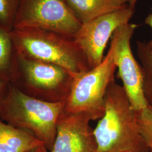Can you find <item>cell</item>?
Masks as SVG:
<instances>
[{"label": "cell", "instance_id": "4", "mask_svg": "<svg viewBox=\"0 0 152 152\" xmlns=\"http://www.w3.org/2000/svg\"><path fill=\"white\" fill-rule=\"evenodd\" d=\"M73 74L59 65L23 57L16 53L9 82L29 96L48 102H65Z\"/></svg>", "mask_w": 152, "mask_h": 152}, {"label": "cell", "instance_id": "16", "mask_svg": "<svg viewBox=\"0 0 152 152\" xmlns=\"http://www.w3.org/2000/svg\"><path fill=\"white\" fill-rule=\"evenodd\" d=\"M10 82L6 80L0 79V102L5 96L9 86Z\"/></svg>", "mask_w": 152, "mask_h": 152}, {"label": "cell", "instance_id": "15", "mask_svg": "<svg viewBox=\"0 0 152 152\" xmlns=\"http://www.w3.org/2000/svg\"><path fill=\"white\" fill-rule=\"evenodd\" d=\"M22 0H0V23L12 31Z\"/></svg>", "mask_w": 152, "mask_h": 152}, {"label": "cell", "instance_id": "9", "mask_svg": "<svg viewBox=\"0 0 152 152\" xmlns=\"http://www.w3.org/2000/svg\"><path fill=\"white\" fill-rule=\"evenodd\" d=\"M91 117L85 113H68L63 109L56 125L54 146L50 152H97Z\"/></svg>", "mask_w": 152, "mask_h": 152}, {"label": "cell", "instance_id": "5", "mask_svg": "<svg viewBox=\"0 0 152 152\" xmlns=\"http://www.w3.org/2000/svg\"><path fill=\"white\" fill-rule=\"evenodd\" d=\"M116 69L114 49L110 45L107 54L99 65L73 75L64 110L68 113H85L92 121L100 120L104 114L105 95L109 86L114 81Z\"/></svg>", "mask_w": 152, "mask_h": 152}, {"label": "cell", "instance_id": "2", "mask_svg": "<svg viewBox=\"0 0 152 152\" xmlns=\"http://www.w3.org/2000/svg\"><path fill=\"white\" fill-rule=\"evenodd\" d=\"M64 104L32 98L10 83L0 102V120L31 134L42 141L50 152L54 146L57 122Z\"/></svg>", "mask_w": 152, "mask_h": 152}, {"label": "cell", "instance_id": "10", "mask_svg": "<svg viewBox=\"0 0 152 152\" xmlns=\"http://www.w3.org/2000/svg\"><path fill=\"white\" fill-rule=\"evenodd\" d=\"M43 145L31 134L0 120V152H27Z\"/></svg>", "mask_w": 152, "mask_h": 152}, {"label": "cell", "instance_id": "14", "mask_svg": "<svg viewBox=\"0 0 152 152\" xmlns=\"http://www.w3.org/2000/svg\"><path fill=\"white\" fill-rule=\"evenodd\" d=\"M136 121L141 136L145 142L149 152H152V105L135 111Z\"/></svg>", "mask_w": 152, "mask_h": 152}, {"label": "cell", "instance_id": "6", "mask_svg": "<svg viewBox=\"0 0 152 152\" xmlns=\"http://www.w3.org/2000/svg\"><path fill=\"white\" fill-rule=\"evenodd\" d=\"M81 25L65 0H22L14 29L38 28L73 37Z\"/></svg>", "mask_w": 152, "mask_h": 152}, {"label": "cell", "instance_id": "13", "mask_svg": "<svg viewBox=\"0 0 152 152\" xmlns=\"http://www.w3.org/2000/svg\"><path fill=\"white\" fill-rule=\"evenodd\" d=\"M136 51L143 70V92L148 104L152 105V50L147 42L137 41Z\"/></svg>", "mask_w": 152, "mask_h": 152}, {"label": "cell", "instance_id": "11", "mask_svg": "<svg viewBox=\"0 0 152 152\" xmlns=\"http://www.w3.org/2000/svg\"><path fill=\"white\" fill-rule=\"evenodd\" d=\"M65 1L82 24L127 5L120 0Z\"/></svg>", "mask_w": 152, "mask_h": 152}, {"label": "cell", "instance_id": "21", "mask_svg": "<svg viewBox=\"0 0 152 152\" xmlns=\"http://www.w3.org/2000/svg\"></svg>", "mask_w": 152, "mask_h": 152}, {"label": "cell", "instance_id": "17", "mask_svg": "<svg viewBox=\"0 0 152 152\" xmlns=\"http://www.w3.org/2000/svg\"><path fill=\"white\" fill-rule=\"evenodd\" d=\"M145 24H147L148 26H149L152 30V12L151 14H149L148 16L146 17L145 19ZM147 45H148V46L152 50V38L148 42H147Z\"/></svg>", "mask_w": 152, "mask_h": 152}, {"label": "cell", "instance_id": "8", "mask_svg": "<svg viewBox=\"0 0 152 152\" xmlns=\"http://www.w3.org/2000/svg\"><path fill=\"white\" fill-rule=\"evenodd\" d=\"M135 9L128 5L82 23L73 38L83 52L90 68L103 60L104 50L115 31L129 23Z\"/></svg>", "mask_w": 152, "mask_h": 152}, {"label": "cell", "instance_id": "18", "mask_svg": "<svg viewBox=\"0 0 152 152\" xmlns=\"http://www.w3.org/2000/svg\"><path fill=\"white\" fill-rule=\"evenodd\" d=\"M27 152H49V151L46 149V148L44 145L41 147H38L36 148H34L32 150H31Z\"/></svg>", "mask_w": 152, "mask_h": 152}, {"label": "cell", "instance_id": "3", "mask_svg": "<svg viewBox=\"0 0 152 152\" xmlns=\"http://www.w3.org/2000/svg\"><path fill=\"white\" fill-rule=\"evenodd\" d=\"M16 53L23 57L59 65L73 75L90 69L73 37L38 28L14 29Z\"/></svg>", "mask_w": 152, "mask_h": 152}, {"label": "cell", "instance_id": "1", "mask_svg": "<svg viewBox=\"0 0 152 152\" xmlns=\"http://www.w3.org/2000/svg\"><path fill=\"white\" fill-rule=\"evenodd\" d=\"M97 152H149L135 110L124 87L112 82L104 98V114L94 129Z\"/></svg>", "mask_w": 152, "mask_h": 152}, {"label": "cell", "instance_id": "20", "mask_svg": "<svg viewBox=\"0 0 152 152\" xmlns=\"http://www.w3.org/2000/svg\"><path fill=\"white\" fill-rule=\"evenodd\" d=\"M120 1H121V2L124 5H128V4H127V3L129 4V1H130V0H120Z\"/></svg>", "mask_w": 152, "mask_h": 152}, {"label": "cell", "instance_id": "19", "mask_svg": "<svg viewBox=\"0 0 152 152\" xmlns=\"http://www.w3.org/2000/svg\"><path fill=\"white\" fill-rule=\"evenodd\" d=\"M137 1V0H130L128 4V5L131 7V8L135 9Z\"/></svg>", "mask_w": 152, "mask_h": 152}, {"label": "cell", "instance_id": "12", "mask_svg": "<svg viewBox=\"0 0 152 152\" xmlns=\"http://www.w3.org/2000/svg\"><path fill=\"white\" fill-rule=\"evenodd\" d=\"M16 56L11 31L0 23V79L9 82Z\"/></svg>", "mask_w": 152, "mask_h": 152}, {"label": "cell", "instance_id": "7", "mask_svg": "<svg viewBox=\"0 0 152 152\" xmlns=\"http://www.w3.org/2000/svg\"><path fill=\"white\" fill-rule=\"evenodd\" d=\"M137 26L130 23L121 26L113 33L110 42L114 49L118 77L131 107L135 111L145 108L148 105L143 92L142 68L135 58L131 48V39Z\"/></svg>", "mask_w": 152, "mask_h": 152}]
</instances>
